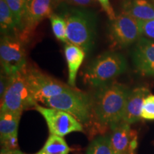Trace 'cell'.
Segmentation results:
<instances>
[{
    "mask_svg": "<svg viewBox=\"0 0 154 154\" xmlns=\"http://www.w3.org/2000/svg\"><path fill=\"white\" fill-rule=\"evenodd\" d=\"M0 154H24L22 151H19V149H2L1 150V153Z\"/></svg>",
    "mask_w": 154,
    "mask_h": 154,
    "instance_id": "83f0119b",
    "label": "cell"
},
{
    "mask_svg": "<svg viewBox=\"0 0 154 154\" xmlns=\"http://www.w3.org/2000/svg\"><path fill=\"white\" fill-rule=\"evenodd\" d=\"M68 144L61 136L50 134L42 149L34 154H69Z\"/></svg>",
    "mask_w": 154,
    "mask_h": 154,
    "instance_id": "e0dca14e",
    "label": "cell"
},
{
    "mask_svg": "<svg viewBox=\"0 0 154 154\" xmlns=\"http://www.w3.org/2000/svg\"><path fill=\"white\" fill-rule=\"evenodd\" d=\"M61 16L66 22L69 43L78 46L85 52L91 51L96 33L95 14L87 9L71 8L63 10Z\"/></svg>",
    "mask_w": 154,
    "mask_h": 154,
    "instance_id": "7a4b0ae2",
    "label": "cell"
},
{
    "mask_svg": "<svg viewBox=\"0 0 154 154\" xmlns=\"http://www.w3.org/2000/svg\"><path fill=\"white\" fill-rule=\"evenodd\" d=\"M86 154H114L111 147L110 137L100 136L96 138L90 143Z\"/></svg>",
    "mask_w": 154,
    "mask_h": 154,
    "instance_id": "ffe728a7",
    "label": "cell"
},
{
    "mask_svg": "<svg viewBox=\"0 0 154 154\" xmlns=\"http://www.w3.org/2000/svg\"><path fill=\"white\" fill-rule=\"evenodd\" d=\"M98 1H99L100 5H101L102 8L104 9L105 12L107 14L110 20L114 19L116 16L115 15V12L113 11L112 6L111 5L109 0H98Z\"/></svg>",
    "mask_w": 154,
    "mask_h": 154,
    "instance_id": "484cf974",
    "label": "cell"
},
{
    "mask_svg": "<svg viewBox=\"0 0 154 154\" xmlns=\"http://www.w3.org/2000/svg\"><path fill=\"white\" fill-rule=\"evenodd\" d=\"M131 90L117 82L100 86L93 101V112L98 121L111 129L122 121L125 106Z\"/></svg>",
    "mask_w": 154,
    "mask_h": 154,
    "instance_id": "6da1fadb",
    "label": "cell"
},
{
    "mask_svg": "<svg viewBox=\"0 0 154 154\" xmlns=\"http://www.w3.org/2000/svg\"><path fill=\"white\" fill-rule=\"evenodd\" d=\"M132 60L139 74L154 77V40L140 37L133 49Z\"/></svg>",
    "mask_w": 154,
    "mask_h": 154,
    "instance_id": "8fae6325",
    "label": "cell"
},
{
    "mask_svg": "<svg viewBox=\"0 0 154 154\" xmlns=\"http://www.w3.org/2000/svg\"><path fill=\"white\" fill-rule=\"evenodd\" d=\"M24 72L31 93L36 102L43 103L45 99L59 95L71 87L33 67L26 66Z\"/></svg>",
    "mask_w": 154,
    "mask_h": 154,
    "instance_id": "52a82bcc",
    "label": "cell"
},
{
    "mask_svg": "<svg viewBox=\"0 0 154 154\" xmlns=\"http://www.w3.org/2000/svg\"><path fill=\"white\" fill-rule=\"evenodd\" d=\"M51 29L53 33L57 39L60 40L63 43L68 44L66 34V24L64 19L61 15L54 14L49 17Z\"/></svg>",
    "mask_w": 154,
    "mask_h": 154,
    "instance_id": "44dd1931",
    "label": "cell"
},
{
    "mask_svg": "<svg viewBox=\"0 0 154 154\" xmlns=\"http://www.w3.org/2000/svg\"><path fill=\"white\" fill-rule=\"evenodd\" d=\"M109 36L113 45L121 48L128 47L142 37L137 19L124 13L110 20Z\"/></svg>",
    "mask_w": 154,
    "mask_h": 154,
    "instance_id": "ba28073f",
    "label": "cell"
},
{
    "mask_svg": "<svg viewBox=\"0 0 154 154\" xmlns=\"http://www.w3.org/2000/svg\"><path fill=\"white\" fill-rule=\"evenodd\" d=\"M63 1L69 5L81 7V8L90 7L96 2V0H63Z\"/></svg>",
    "mask_w": 154,
    "mask_h": 154,
    "instance_id": "d4e9b609",
    "label": "cell"
},
{
    "mask_svg": "<svg viewBox=\"0 0 154 154\" xmlns=\"http://www.w3.org/2000/svg\"><path fill=\"white\" fill-rule=\"evenodd\" d=\"M34 109L45 119L50 134L63 137L72 132H82V124L65 111L36 104Z\"/></svg>",
    "mask_w": 154,
    "mask_h": 154,
    "instance_id": "9c48e42d",
    "label": "cell"
},
{
    "mask_svg": "<svg viewBox=\"0 0 154 154\" xmlns=\"http://www.w3.org/2000/svg\"><path fill=\"white\" fill-rule=\"evenodd\" d=\"M2 149H18V140H17V133L1 140Z\"/></svg>",
    "mask_w": 154,
    "mask_h": 154,
    "instance_id": "cb8c5ba5",
    "label": "cell"
},
{
    "mask_svg": "<svg viewBox=\"0 0 154 154\" xmlns=\"http://www.w3.org/2000/svg\"><path fill=\"white\" fill-rule=\"evenodd\" d=\"M0 26L2 35H12L11 33L18 30L14 16L5 0H0Z\"/></svg>",
    "mask_w": 154,
    "mask_h": 154,
    "instance_id": "ac0fdd59",
    "label": "cell"
},
{
    "mask_svg": "<svg viewBox=\"0 0 154 154\" xmlns=\"http://www.w3.org/2000/svg\"><path fill=\"white\" fill-rule=\"evenodd\" d=\"M85 51L78 46L68 43L64 47V54L69 69V85L75 87L76 79L81 65L85 58Z\"/></svg>",
    "mask_w": 154,
    "mask_h": 154,
    "instance_id": "9a60e30c",
    "label": "cell"
},
{
    "mask_svg": "<svg viewBox=\"0 0 154 154\" xmlns=\"http://www.w3.org/2000/svg\"><path fill=\"white\" fill-rule=\"evenodd\" d=\"M36 104L37 102L31 93L24 69L11 76L1 100V111L22 113L25 109L34 107Z\"/></svg>",
    "mask_w": 154,
    "mask_h": 154,
    "instance_id": "5b68a950",
    "label": "cell"
},
{
    "mask_svg": "<svg viewBox=\"0 0 154 154\" xmlns=\"http://www.w3.org/2000/svg\"><path fill=\"white\" fill-rule=\"evenodd\" d=\"M110 136L114 154H135L137 147V135L131 130L130 124L121 121L112 129Z\"/></svg>",
    "mask_w": 154,
    "mask_h": 154,
    "instance_id": "7c38bea8",
    "label": "cell"
},
{
    "mask_svg": "<svg viewBox=\"0 0 154 154\" xmlns=\"http://www.w3.org/2000/svg\"><path fill=\"white\" fill-rule=\"evenodd\" d=\"M14 16L17 29L22 32L28 0H5Z\"/></svg>",
    "mask_w": 154,
    "mask_h": 154,
    "instance_id": "d6986e66",
    "label": "cell"
},
{
    "mask_svg": "<svg viewBox=\"0 0 154 154\" xmlns=\"http://www.w3.org/2000/svg\"><path fill=\"white\" fill-rule=\"evenodd\" d=\"M141 118L149 121L154 120V95L150 94L144 99L141 110Z\"/></svg>",
    "mask_w": 154,
    "mask_h": 154,
    "instance_id": "7402d4cb",
    "label": "cell"
},
{
    "mask_svg": "<svg viewBox=\"0 0 154 154\" xmlns=\"http://www.w3.org/2000/svg\"><path fill=\"white\" fill-rule=\"evenodd\" d=\"M0 59L3 72L11 76L26 67V52L22 41L13 35H3L0 43Z\"/></svg>",
    "mask_w": 154,
    "mask_h": 154,
    "instance_id": "8992f818",
    "label": "cell"
},
{
    "mask_svg": "<svg viewBox=\"0 0 154 154\" xmlns=\"http://www.w3.org/2000/svg\"><path fill=\"white\" fill-rule=\"evenodd\" d=\"M126 68L127 62L124 56L109 51L99 56L86 67L83 79L86 84L99 88L111 82L125 72Z\"/></svg>",
    "mask_w": 154,
    "mask_h": 154,
    "instance_id": "3957f363",
    "label": "cell"
},
{
    "mask_svg": "<svg viewBox=\"0 0 154 154\" xmlns=\"http://www.w3.org/2000/svg\"><path fill=\"white\" fill-rule=\"evenodd\" d=\"M63 0H28L21 33L26 38L42 20L50 17Z\"/></svg>",
    "mask_w": 154,
    "mask_h": 154,
    "instance_id": "30bf717a",
    "label": "cell"
},
{
    "mask_svg": "<svg viewBox=\"0 0 154 154\" xmlns=\"http://www.w3.org/2000/svg\"><path fill=\"white\" fill-rule=\"evenodd\" d=\"M10 77L5 74V73L2 72L1 74V80H0V99H3L7 87H8L9 82H10Z\"/></svg>",
    "mask_w": 154,
    "mask_h": 154,
    "instance_id": "4316f807",
    "label": "cell"
},
{
    "mask_svg": "<svg viewBox=\"0 0 154 154\" xmlns=\"http://www.w3.org/2000/svg\"><path fill=\"white\" fill-rule=\"evenodd\" d=\"M121 9L124 14L137 20L154 19V5L149 0H122Z\"/></svg>",
    "mask_w": 154,
    "mask_h": 154,
    "instance_id": "5bb4252c",
    "label": "cell"
},
{
    "mask_svg": "<svg viewBox=\"0 0 154 154\" xmlns=\"http://www.w3.org/2000/svg\"><path fill=\"white\" fill-rule=\"evenodd\" d=\"M22 113L9 111L0 112V138L1 140L17 134Z\"/></svg>",
    "mask_w": 154,
    "mask_h": 154,
    "instance_id": "2e32d148",
    "label": "cell"
},
{
    "mask_svg": "<svg viewBox=\"0 0 154 154\" xmlns=\"http://www.w3.org/2000/svg\"><path fill=\"white\" fill-rule=\"evenodd\" d=\"M141 36L154 39V19L152 20H138Z\"/></svg>",
    "mask_w": 154,
    "mask_h": 154,
    "instance_id": "603a6c76",
    "label": "cell"
},
{
    "mask_svg": "<svg viewBox=\"0 0 154 154\" xmlns=\"http://www.w3.org/2000/svg\"><path fill=\"white\" fill-rule=\"evenodd\" d=\"M47 107L69 113L81 124H87L93 114V101L88 94L69 87L59 95L43 101Z\"/></svg>",
    "mask_w": 154,
    "mask_h": 154,
    "instance_id": "277c9868",
    "label": "cell"
},
{
    "mask_svg": "<svg viewBox=\"0 0 154 154\" xmlns=\"http://www.w3.org/2000/svg\"><path fill=\"white\" fill-rule=\"evenodd\" d=\"M149 94V89L144 86L131 90L127 97L122 121L130 125L139 121L142 119L141 110L143 101Z\"/></svg>",
    "mask_w": 154,
    "mask_h": 154,
    "instance_id": "4fadbf2b",
    "label": "cell"
}]
</instances>
